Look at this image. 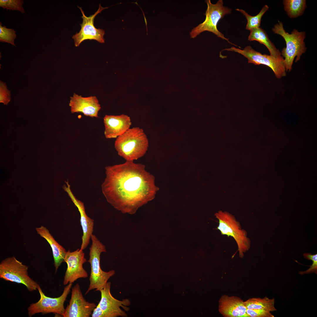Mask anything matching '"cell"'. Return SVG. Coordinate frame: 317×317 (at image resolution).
<instances>
[{"label": "cell", "instance_id": "603a6c76", "mask_svg": "<svg viewBox=\"0 0 317 317\" xmlns=\"http://www.w3.org/2000/svg\"><path fill=\"white\" fill-rule=\"evenodd\" d=\"M16 37L15 30L12 28H7L2 26L0 23V41L6 42L15 46L14 42Z\"/></svg>", "mask_w": 317, "mask_h": 317}, {"label": "cell", "instance_id": "3957f363", "mask_svg": "<svg viewBox=\"0 0 317 317\" xmlns=\"http://www.w3.org/2000/svg\"><path fill=\"white\" fill-rule=\"evenodd\" d=\"M275 34L281 36L286 43V47L281 50V55L284 58V63L286 71L290 72L292 69L294 59L296 57L295 62L299 61L303 54L306 51L304 40L306 32H299L294 29L291 34L284 30L283 23L279 21L272 29Z\"/></svg>", "mask_w": 317, "mask_h": 317}, {"label": "cell", "instance_id": "9a60e30c", "mask_svg": "<svg viewBox=\"0 0 317 317\" xmlns=\"http://www.w3.org/2000/svg\"><path fill=\"white\" fill-rule=\"evenodd\" d=\"M69 105L72 113H81L92 117H98V112L101 108L96 96L83 97L75 93L70 97Z\"/></svg>", "mask_w": 317, "mask_h": 317}, {"label": "cell", "instance_id": "ba28073f", "mask_svg": "<svg viewBox=\"0 0 317 317\" xmlns=\"http://www.w3.org/2000/svg\"><path fill=\"white\" fill-rule=\"evenodd\" d=\"M223 50L233 51L242 55L248 59L249 63L268 66L272 70L278 79L286 76L284 58L282 56L276 58L271 55L262 54L254 50L250 45L246 46L243 50L232 47L223 49L222 51Z\"/></svg>", "mask_w": 317, "mask_h": 317}, {"label": "cell", "instance_id": "4fadbf2b", "mask_svg": "<svg viewBox=\"0 0 317 317\" xmlns=\"http://www.w3.org/2000/svg\"><path fill=\"white\" fill-rule=\"evenodd\" d=\"M111 285L110 282H107L105 287L100 291L101 298L98 304L100 308L106 317L127 316L126 313L120 307L125 311H128L129 308L127 306L131 304L129 300L124 299L119 301L113 297L110 292Z\"/></svg>", "mask_w": 317, "mask_h": 317}, {"label": "cell", "instance_id": "83f0119b", "mask_svg": "<svg viewBox=\"0 0 317 317\" xmlns=\"http://www.w3.org/2000/svg\"><path fill=\"white\" fill-rule=\"evenodd\" d=\"M92 317H106L104 311L100 308L99 304L93 310L91 314Z\"/></svg>", "mask_w": 317, "mask_h": 317}, {"label": "cell", "instance_id": "4316f807", "mask_svg": "<svg viewBox=\"0 0 317 317\" xmlns=\"http://www.w3.org/2000/svg\"><path fill=\"white\" fill-rule=\"evenodd\" d=\"M0 86V102L7 105L11 100L10 92L5 83L1 81Z\"/></svg>", "mask_w": 317, "mask_h": 317}, {"label": "cell", "instance_id": "7c38bea8", "mask_svg": "<svg viewBox=\"0 0 317 317\" xmlns=\"http://www.w3.org/2000/svg\"><path fill=\"white\" fill-rule=\"evenodd\" d=\"M72 290L71 298L63 317H89L96 306V304L85 300L78 283L76 284Z\"/></svg>", "mask_w": 317, "mask_h": 317}, {"label": "cell", "instance_id": "484cf974", "mask_svg": "<svg viewBox=\"0 0 317 317\" xmlns=\"http://www.w3.org/2000/svg\"><path fill=\"white\" fill-rule=\"evenodd\" d=\"M249 317H274L270 311L264 309H247Z\"/></svg>", "mask_w": 317, "mask_h": 317}, {"label": "cell", "instance_id": "8992f818", "mask_svg": "<svg viewBox=\"0 0 317 317\" xmlns=\"http://www.w3.org/2000/svg\"><path fill=\"white\" fill-rule=\"evenodd\" d=\"M205 2L207 8L205 15L204 21L194 28L190 32V37L194 38L201 33L205 31L213 33L218 37L227 41L230 44L237 46L230 42L229 39L225 37L224 35L218 30L217 25L220 20L226 14L231 13L232 9L223 6L222 0H218L215 4H212L210 0Z\"/></svg>", "mask_w": 317, "mask_h": 317}, {"label": "cell", "instance_id": "9c48e42d", "mask_svg": "<svg viewBox=\"0 0 317 317\" xmlns=\"http://www.w3.org/2000/svg\"><path fill=\"white\" fill-rule=\"evenodd\" d=\"M72 283H69L64 287L62 294L57 298H51L45 295L40 286L38 288L40 298L37 302L31 304L28 308V314L31 317L36 314H43L53 313L63 317L65 310L64 303L70 291Z\"/></svg>", "mask_w": 317, "mask_h": 317}, {"label": "cell", "instance_id": "277c9868", "mask_svg": "<svg viewBox=\"0 0 317 317\" xmlns=\"http://www.w3.org/2000/svg\"><path fill=\"white\" fill-rule=\"evenodd\" d=\"M91 239L92 244L90 248V257L88 261L91 267L90 283L85 295L92 290L100 291L105 287L109 279L115 274L114 270L105 272L101 269L100 256L102 252H106L105 246L95 235L92 234Z\"/></svg>", "mask_w": 317, "mask_h": 317}, {"label": "cell", "instance_id": "2e32d148", "mask_svg": "<svg viewBox=\"0 0 317 317\" xmlns=\"http://www.w3.org/2000/svg\"><path fill=\"white\" fill-rule=\"evenodd\" d=\"M218 303L219 311L224 317H249L244 301L239 297L223 295Z\"/></svg>", "mask_w": 317, "mask_h": 317}, {"label": "cell", "instance_id": "cb8c5ba5", "mask_svg": "<svg viewBox=\"0 0 317 317\" xmlns=\"http://www.w3.org/2000/svg\"><path fill=\"white\" fill-rule=\"evenodd\" d=\"M23 0H0V6L7 10L18 11L24 13L25 10L23 6Z\"/></svg>", "mask_w": 317, "mask_h": 317}, {"label": "cell", "instance_id": "5bb4252c", "mask_svg": "<svg viewBox=\"0 0 317 317\" xmlns=\"http://www.w3.org/2000/svg\"><path fill=\"white\" fill-rule=\"evenodd\" d=\"M66 184L67 186L64 185L63 188L77 207L80 213V222L83 230L82 242L80 249L83 250L86 248L89 244L90 239L93 231L94 220L87 215L83 203L77 199L74 195L69 182H66Z\"/></svg>", "mask_w": 317, "mask_h": 317}, {"label": "cell", "instance_id": "44dd1931", "mask_svg": "<svg viewBox=\"0 0 317 317\" xmlns=\"http://www.w3.org/2000/svg\"><path fill=\"white\" fill-rule=\"evenodd\" d=\"M283 2L285 11L290 18L302 15L307 6L305 0H284Z\"/></svg>", "mask_w": 317, "mask_h": 317}, {"label": "cell", "instance_id": "52a82bcc", "mask_svg": "<svg viewBox=\"0 0 317 317\" xmlns=\"http://www.w3.org/2000/svg\"><path fill=\"white\" fill-rule=\"evenodd\" d=\"M28 267L14 257L5 259L0 264V278L6 281L21 284L30 291L38 290L39 285L28 275Z\"/></svg>", "mask_w": 317, "mask_h": 317}, {"label": "cell", "instance_id": "6da1fadb", "mask_svg": "<svg viewBox=\"0 0 317 317\" xmlns=\"http://www.w3.org/2000/svg\"><path fill=\"white\" fill-rule=\"evenodd\" d=\"M105 169L102 193L108 203L123 213L135 214L154 199L159 190L154 176L146 171L143 164L126 161Z\"/></svg>", "mask_w": 317, "mask_h": 317}, {"label": "cell", "instance_id": "7a4b0ae2", "mask_svg": "<svg viewBox=\"0 0 317 317\" xmlns=\"http://www.w3.org/2000/svg\"><path fill=\"white\" fill-rule=\"evenodd\" d=\"M114 145L119 155L126 161H133L145 154L149 141L143 130L135 127L118 137Z\"/></svg>", "mask_w": 317, "mask_h": 317}, {"label": "cell", "instance_id": "d6986e66", "mask_svg": "<svg viewBox=\"0 0 317 317\" xmlns=\"http://www.w3.org/2000/svg\"><path fill=\"white\" fill-rule=\"evenodd\" d=\"M248 40L249 41H256L264 45L267 48L271 55L276 58L281 57V54L275 45L270 40L266 32L260 27L250 30Z\"/></svg>", "mask_w": 317, "mask_h": 317}, {"label": "cell", "instance_id": "ac0fdd59", "mask_svg": "<svg viewBox=\"0 0 317 317\" xmlns=\"http://www.w3.org/2000/svg\"><path fill=\"white\" fill-rule=\"evenodd\" d=\"M36 230L37 233L48 242L52 249L56 272L61 264L64 262L67 252L65 249L55 240L46 227L41 226L36 227Z\"/></svg>", "mask_w": 317, "mask_h": 317}, {"label": "cell", "instance_id": "8fae6325", "mask_svg": "<svg viewBox=\"0 0 317 317\" xmlns=\"http://www.w3.org/2000/svg\"><path fill=\"white\" fill-rule=\"evenodd\" d=\"M64 262L67 267L64 277V285L72 284L79 279L88 277L87 273L83 267V264L87 262L83 250L78 249L72 252L68 250Z\"/></svg>", "mask_w": 317, "mask_h": 317}, {"label": "cell", "instance_id": "30bf717a", "mask_svg": "<svg viewBox=\"0 0 317 317\" xmlns=\"http://www.w3.org/2000/svg\"><path fill=\"white\" fill-rule=\"evenodd\" d=\"M82 14V23L80 25L81 28L79 33H76L72 37L75 45L78 47L83 41L86 40H94L101 43H104L105 40L104 36V30L103 29L97 28L94 25V20L95 16L99 13L109 7H103L101 4L99 5L98 10L93 14L89 17L86 16L81 7L77 6Z\"/></svg>", "mask_w": 317, "mask_h": 317}, {"label": "cell", "instance_id": "5b68a950", "mask_svg": "<svg viewBox=\"0 0 317 317\" xmlns=\"http://www.w3.org/2000/svg\"><path fill=\"white\" fill-rule=\"evenodd\" d=\"M215 215L218 220L217 227L222 235L232 237L238 247L239 257L242 258L244 254L248 251L251 246V241L247 237V232L242 229L240 222L235 217L228 212L220 210Z\"/></svg>", "mask_w": 317, "mask_h": 317}, {"label": "cell", "instance_id": "e0dca14e", "mask_svg": "<svg viewBox=\"0 0 317 317\" xmlns=\"http://www.w3.org/2000/svg\"><path fill=\"white\" fill-rule=\"evenodd\" d=\"M104 135L107 139L117 138L130 129V117L127 115H106L103 118Z\"/></svg>", "mask_w": 317, "mask_h": 317}, {"label": "cell", "instance_id": "d4e9b609", "mask_svg": "<svg viewBox=\"0 0 317 317\" xmlns=\"http://www.w3.org/2000/svg\"><path fill=\"white\" fill-rule=\"evenodd\" d=\"M304 257L306 259L312 261V264L309 266V268L304 271H301L299 272V274L303 275L305 274H308L311 273H317V254H312L311 253H304L303 254Z\"/></svg>", "mask_w": 317, "mask_h": 317}, {"label": "cell", "instance_id": "7402d4cb", "mask_svg": "<svg viewBox=\"0 0 317 317\" xmlns=\"http://www.w3.org/2000/svg\"><path fill=\"white\" fill-rule=\"evenodd\" d=\"M269 9V7L267 5H265L260 12L257 15L254 16L249 15L243 9H236V10L242 13L245 17L247 21L246 29L250 31L252 29L260 27L262 18Z\"/></svg>", "mask_w": 317, "mask_h": 317}, {"label": "cell", "instance_id": "ffe728a7", "mask_svg": "<svg viewBox=\"0 0 317 317\" xmlns=\"http://www.w3.org/2000/svg\"><path fill=\"white\" fill-rule=\"evenodd\" d=\"M275 299L267 297L264 298H252L244 301L247 309L265 310L271 312L276 310L274 306Z\"/></svg>", "mask_w": 317, "mask_h": 317}]
</instances>
